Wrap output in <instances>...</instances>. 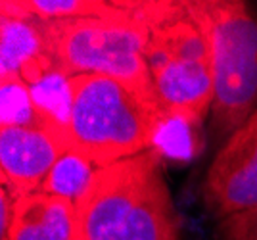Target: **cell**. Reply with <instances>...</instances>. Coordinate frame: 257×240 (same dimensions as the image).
Wrapping results in <instances>:
<instances>
[{
    "label": "cell",
    "mask_w": 257,
    "mask_h": 240,
    "mask_svg": "<svg viewBox=\"0 0 257 240\" xmlns=\"http://www.w3.org/2000/svg\"><path fill=\"white\" fill-rule=\"evenodd\" d=\"M186 10L209 48L211 129L228 139L257 109V18L236 0H188Z\"/></svg>",
    "instance_id": "277c9868"
},
{
    "label": "cell",
    "mask_w": 257,
    "mask_h": 240,
    "mask_svg": "<svg viewBox=\"0 0 257 240\" xmlns=\"http://www.w3.org/2000/svg\"><path fill=\"white\" fill-rule=\"evenodd\" d=\"M217 236L219 240H257V207L221 219Z\"/></svg>",
    "instance_id": "4fadbf2b"
},
{
    "label": "cell",
    "mask_w": 257,
    "mask_h": 240,
    "mask_svg": "<svg viewBox=\"0 0 257 240\" xmlns=\"http://www.w3.org/2000/svg\"><path fill=\"white\" fill-rule=\"evenodd\" d=\"M96 169V165H92L83 156L71 150L65 156H62L58 160V164L52 167V171L48 173L46 181L41 186V192L67 198L75 204L77 200L85 194Z\"/></svg>",
    "instance_id": "8fae6325"
},
{
    "label": "cell",
    "mask_w": 257,
    "mask_h": 240,
    "mask_svg": "<svg viewBox=\"0 0 257 240\" xmlns=\"http://www.w3.org/2000/svg\"><path fill=\"white\" fill-rule=\"evenodd\" d=\"M186 6L188 2L135 0V14L123 20H43L58 73L65 79L86 73L109 77L161 109L146 46L156 27L186 18Z\"/></svg>",
    "instance_id": "6da1fadb"
},
{
    "label": "cell",
    "mask_w": 257,
    "mask_h": 240,
    "mask_svg": "<svg viewBox=\"0 0 257 240\" xmlns=\"http://www.w3.org/2000/svg\"><path fill=\"white\" fill-rule=\"evenodd\" d=\"M14 207H16V198L8 192V188L0 186V240H8L10 236Z\"/></svg>",
    "instance_id": "5bb4252c"
},
{
    "label": "cell",
    "mask_w": 257,
    "mask_h": 240,
    "mask_svg": "<svg viewBox=\"0 0 257 240\" xmlns=\"http://www.w3.org/2000/svg\"><path fill=\"white\" fill-rule=\"evenodd\" d=\"M0 83H2V123L0 125H35L46 119H54L48 111H44L37 104L33 88L20 77L0 79Z\"/></svg>",
    "instance_id": "7c38bea8"
},
{
    "label": "cell",
    "mask_w": 257,
    "mask_h": 240,
    "mask_svg": "<svg viewBox=\"0 0 257 240\" xmlns=\"http://www.w3.org/2000/svg\"><path fill=\"white\" fill-rule=\"evenodd\" d=\"M71 152L65 125H0V181L14 198L41 190L58 160Z\"/></svg>",
    "instance_id": "8992f818"
},
{
    "label": "cell",
    "mask_w": 257,
    "mask_h": 240,
    "mask_svg": "<svg viewBox=\"0 0 257 240\" xmlns=\"http://www.w3.org/2000/svg\"><path fill=\"white\" fill-rule=\"evenodd\" d=\"M39 20H123L135 14V0H14Z\"/></svg>",
    "instance_id": "30bf717a"
},
{
    "label": "cell",
    "mask_w": 257,
    "mask_h": 240,
    "mask_svg": "<svg viewBox=\"0 0 257 240\" xmlns=\"http://www.w3.org/2000/svg\"><path fill=\"white\" fill-rule=\"evenodd\" d=\"M75 204L46 192L16 198L8 240H73Z\"/></svg>",
    "instance_id": "9c48e42d"
},
{
    "label": "cell",
    "mask_w": 257,
    "mask_h": 240,
    "mask_svg": "<svg viewBox=\"0 0 257 240\" xmlns=\"http://www.w3.org/2000/svg\"><path fill=\"white\" fill-rule=\"evenodd\" d=\"M73 240H181L161 150L98 167L75 202Z\"/></svg>",
    "instance_id": "7a4b0ae2"
},
{
    "label": "cell",
    "mask_w": 257,
    "mask_h": 240,
    "mask_svg": "<svg viewBox=\"0 0 257 240\" xmlns=\"http://www.w3.org/2000/svg\"><path fill=\"white\" fill-rule=\"evenodd\" d=\"M0 79L20 77L35 87L58 73L44 22L14 0L0 2Z\"/></svg>",
    "instance_id": "ba28073f"
},
{
    "label": "cell",
    "mask_w": 257,
    "mask_h": 240,
    "mask_svg": "<svg viewBox=\"0 0 257 240\" xmlns=\"http://www.w3.org/2000/svg\"><path fill=\"white\" fill-rule=\"evenodd\" d=\"M204 204L219 221L257 207V109L215 154L205 175Z\"/></svg>",
    "instance_id": "52a82bcc"
},
{
    "label": "cell",
    "mask_w": 257,
    "mask_h": 240,
    "mask_svg": "<svg viewBox=\"0 0 257 240\" xmlns=\"http://www.w3.org/2000/svg\"><path fill=\"white\" fill-rule=\"evenodd\" d=\"M146 60L167 119L198 125L213 106V71L204 33L186 16L156 27Z\"/></svg>",
    "instance_id": "5b68a950"
},
{
    "label": "cell",
    "mask_w": 257,
    "mask_h": 240,
    "mask_svg": "<svg viewBox=\"0 0 257 240\" xmlns=\"http://www.w3.org/2000/svg\"><path fill=\"white\" fill-rule=\"evenodd\" d=\"M65 131L71 150L106 167L150 150L167 115L104 75L67 79Z\"/></svg>",
    "instance_id": "3957f363"
}]
</instances>
